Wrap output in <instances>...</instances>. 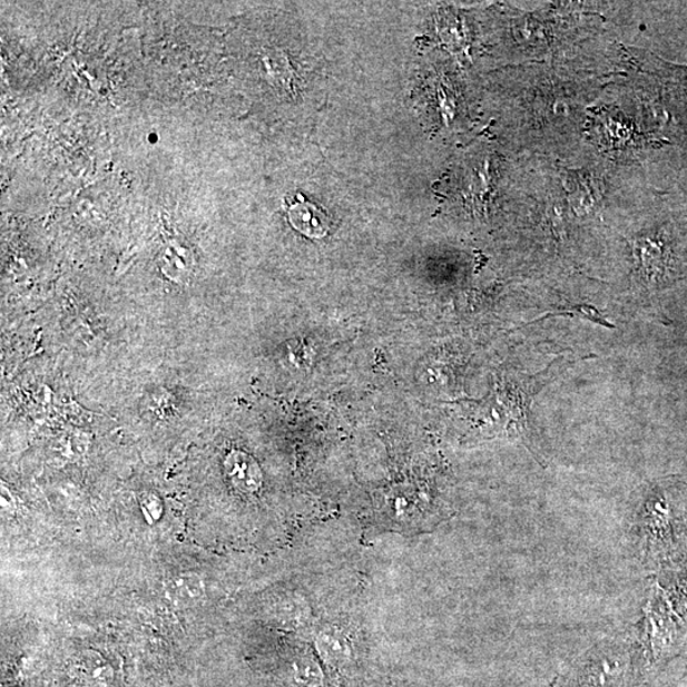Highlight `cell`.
I'll list each match as a JSON object with an SVG mask.
<instances>
[{"label": "cell", "instance_id": "1", "mask_svg": "<svg viewBox=\"0 0 687 687\" xmlns=\"http://www.w3.org/2000/svg\"><path fill=\"white\" fill-rule=\"evenodd\" d=\"M631 661L619 647L595 650L578 665L568 687H630Z\"/></svg>", "mask_w": 687, "mask_h": 687}, {"label": "cell", "instance_id": "2", "mask_svg": "<svg viewBox=\"0 0 687 687\" xmlns=\"http://www.w3.org/2000/svg\"><path fill=\"white\" fill-rule=\"evenodd\" d=\"M288 216L293 228L310 238H323L332 228L327 214L302 195L289 205Z\"/></svg>", "mask_w": 687, "mask_h": 687}, {"label": "cell", "instance_id": "3", "mask_svg": "<svg viewBox=\"0 0 687 687\" xmlns=\"http://www.w3.org/2000/svg\"><path fill=\"white\" fill-rule=\"evenodd\" d=\"M225 469L232 485L236 487L241 492L254 493L263 484L261 468L257 467L252 457L244 452L234 451L229 453L225 462Z\"/></svg>", "mask_w": 687, "mask_h": 687}, {"label": "cell", "instance_id": "4", "mask_svg": "<svg viewBox=\"0 0 687 687\" xmlns=\"http://www.w3.org/2000/svg\"><path fill=\"white\" fill-rule=\"evenodd\" d=\"M194 255L181 243H169L159 255L160 271L175 283L184 284L190 279L194 269Z\"/></svg>", "mask_w": 687, "mask_h": 687}, {"label": "cell", "instance_id": "5", "mask_svg": "<svg viewBox=\"0 0 687 687\" xmlns=\"http://www.w3.org/2000/svg\"><path fill=\"white\" fill-rule=\"evenodd\" d=\"M165 592L168 601L176 608H192L202 600L204 585L198 575L180 573L167 579Z\"/></svg>", "mask_w": 687, "mask_h": 687}, {"label": "cell", "instance_id": "6", "mask_svg": "<svg viewBox=\"0 0 687 687\" xmlns=\"http://www.w3.org/2000/svg\"><path fill=\"white\" fill-rule=\"evenodd\" d=\"M139 499L147 520L150 522L159 520L160 514H163V503H160L159 498L156 494L145 493Z\"/></svg>", "mask_w": 687, "mask_h": 687}]
</instances>
